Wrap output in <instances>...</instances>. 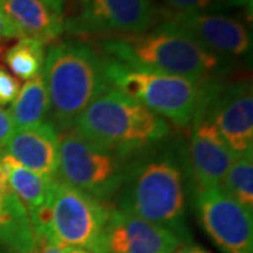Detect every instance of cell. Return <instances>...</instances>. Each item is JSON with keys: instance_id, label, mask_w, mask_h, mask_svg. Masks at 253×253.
<instances>
[{"instance_id": "cell-6", "label": "cell", "mask_w": 253, "mask_h": 253, "mask_svg": "<svg viewBox=\"0 0 253 253\" xmlns=\"http://www.w3.org/2000/svg\"><path fill=\"white\" fill-rule=\"evenodd\" d=\"M126 158L66 129L59 135L56 179L104 201L117 194L126 180L131 163Z\"/></svg>"}, {"instance_id": "cell-19", "label": "cell", "mask_w": 253, "mask_h": 253, "mask_svg": "<svg viewBox=\"0 0 253 253\" xmlns=\"http://www.w3.org/2000/svg\"><path fill=\"white\" fill-rule=\"evenodd\" d=\"M10 73L23 81H31L42 73L45 62V45L34 38L21 37L3 56Z\"/></svg>"}, {"instance_id": "cell-30", "label": "cell", "mask_w": 253, "mask_h": 253, "mask_svg": "<svg viewBox=\"0 0 253 253\" xmlns=\"http://www.w3.org/2000/svg\"><path fill=\"white\" fill-rule=\"evenodd\" d=\"M1 46H3V41L0 40V48H1Z\"/></svg>"}, {"instance_id": "cell-20", "label": "cell", "mask_w": 253, "mask_h": 253, "mask_svg": "<svg viewBox=\"0 0 253 253\" xmlns=\"http://www.w3.org/2000/svg\"><path fill=\"white\" fill-rule=\"evenodd\" d=\"M221 187L248 211L253 212V152L238 155Z\"/></svg>"}, {"instance_id": "cell-5", "label": "cell", "mask_w": 253, "mask_h": 253, "mask_svg": "<svg viewBox=\"0 0 253 253\" xmlns=\"http://www.w3.org/2000/svg\"><path fill=\"white\" fill-rule=\"evenodd\" d=\"M110 84L176 126H187L199 113L204 84L180 76L138 71L106 58Z\"/></svg>"}, {"instance_id": "cell-28", "label": "cell", "mask_w": 253, "mask_h": 253, "mask_svg": "<svg viewBox=\"0 0 253 253\" xmlns=\"http://www.w3.org/2000/svg\"><path fill=\"white\" fill-rule=\"evenodd\" d=\"M65 253H94L87 249H82V248H65Z\"/></svg>"}, {"instance_id": "cell-11", "label": "cell", "mask_w": 253, "mask_h": 253, "mask_svg": "<svg viewBox=\"0 0 253 253\" xmlns=\"http://www.w3.org/2000/svg\"><path fill=\"white\" fill-rule=\"evenodd\" d=\"M162 23L180 30L217 56L251 54L252 36L241 20L219 13L163 14Z\"/></svg>"}, {"instance_id": "cell-29", "label": "cell", "mask_w": 253, "mask_h": 253, "mask_svg": "<svg viewBox=\"0 0 253 253\" xmlns=\"http://www.w3.org/2000/svg\"><path fill=\"white\" fill-rule=\"evenodd\" d=\"M45 1H48L52 7H55L56 10H59L61 13H62V3L63 0H45Z\"/></svg>"}, {"instance_id": "cell-25", "label": "cell", "mask_w": 253, "mask_h": 253, "mask_svg": "<svg viewBox=\"0 0 253 253\" xmlns=\"http://www.w3.org/2000/svg\"><path fill=\"white\" fill-rule=\"evenodd\" d=\"M34 253H65V248L48 242L45 239H37V248Z\"/></svg>"}, {"instance_id": "cell-18", "label": "cell", "mask_w": 253, "mask_h": 253, "mask_svg": "<svg viewBox=\"0 0 253 253\" xmlns=\"http://www.w3.org/2000/svg\"><path fill=\"white\" fill-rule=\"evenodd\" d=\"M14 128H30L45 123L49 113V99L42 73L27 81L20 87L17 97L9 110Z\"/></svg>"}, {"instance_id": "cell-13", "label": "cell", "mask_w": 253, "mask_h": 253, "mask_svg": "<svg viewBox=\"0 0 253 253\" xmlns=\"http://www.w3.org/2000/svg\"><path fill=\"white\" fill-rule=\"evenodd\" d=\"M183 242L172 231L111 208L106 228L107 253H174Z\"/></svg>"}, {"instance_id": "cell-23", "label": "cell", "mask_w": 253, "mask_h": 253, "mask_svg": "<svg viewBox=\"0 0 253 253\" xmlns=\"http://www.w3.org/2000/svg\"><path fill=\"white\" fill-rule=\"evenodd\" d=\"M14 123L10 116V111L0 107V155L4 152V148L14 132Z\"/></svg>"}, {"instance_id": "cell-15", "label": "cell", "mask_w": 253, "mask_h": 253, "mask_svg": "<svg viewBox=\"0 0 253 253\" xmlns=\"http://www.w3.org/2000/svg\"><path fill=\"white\" fill-rule=\"evenodd\" d=\"M0 9L23 37L54 44L62 36L63 16L45 0H0Z\"/></svg>"}, {"instance_id": "cell-17", "label": "cell", "mask_w": 253, "mask_h": 253, "mask_svg": "<svg viewBox=\"0 0 253 253\" xmlns=\"http://www.w3.org/2000/svg\"><path fill=\"white\" fill-rule=\"evenodd\" d=\"M0 168L9 187L26 207L27 212L36 210L45 201L56 181L30 170L6 154L0 155Z\"/></svg>"}, {"instance_id": "cell-26", "label": "cell", "mask_w": 253, "mask_h": 253, "mask_svg": "<svg viewBox=\"0 0 253 253\" xmlns=\"http://www.w3.org/2000/svg\"><path fill=\"white\" fill-rule=\"evenodd\" d=\"M222 4L231 7H242L249 14V18L252 17L253 0H222Z\"/></svg>"}, {"instance_id": "cell-12", "label": "cell", "mask_w": 253, "mask_h": 253, "mask_svg": "<svg viewBox=\"0 0 253 253\" xmlns=\"http://www.w3.org/2000/svg\"><path fill=\"white\" fill-rule=\"evenodd\" d=\"M191 124L189 162L197 189L221 186L236 155L206 114L199 113Z\"/></svg>"}, {"instance_id": "cell-14", "label": "cell", "mask_w": 253, "mask_h": 253, "mask_svg": "<svg viewBox=\"0 0 253 253\" xmlns=\"http://www.w3.org/2000/svg\"><path fill=\"white\" fill-rule=\"evenodd\" d=\"M58 152V128L51 121H45L40 126L14 129L3 154L46 179L56 180Z\"/></svg>"}, {"instance_id": "cell-22", "label": "cell", "mask_w": 253, "mask_h": 253, "mask_svg": "<svg viewBox=\"0 0 253 253\" xmlns=\"http://www.w3.org/2000/svg\"><path fill=\"white\" fill-rule=\"evenodd\" d=\"M20 91V82L11 73L0 66V107L11 104Z\"/></svg>"}, {"instance_id": "cell-7", "label": "cell", "mask_w": 253, "mask_h": 253, "mask_svg": "<svg viewBox=\"0 0 253 253\" xmlns=\"http://www.w3.org/2000/svg\"><path fill=\"white\" fill-rule=\"evenodd\" d=\"M111 208L101 201L56 180L52 189L51 217L44 238L62 248H82L107 253L106 228Z\"/></svg>"}, {"instance_id": "cell-4", "label": "cell", "mask_w": 253, "mask_h": 253, "mask_svg": "<svg viewBox=\"0 0 253 253\" xmlns=\"http://www.w3.org/2000/svg\"><path fill=\"white\" fill-rule=\"evenodd\" d=\"M71 129L93 144L124 156L159 144L170 134L166 120L114 86L93 100Z\"/></svg>"}, {"instance_id": "cell-24", "label": "cell", "mask_w": 253, "mask_h": 253, "mask_svg": "<svg viewBox=\"0 0 253 253\" xmlns=\"http://www.w3.org/2000/svg\"><path fill=\"white\" fill-rule=\"evenodd\" d=\"M21 33L18 31L16 26L10 21L7 16L0 9V40H13V38H21Z\"/></svg>"}, {"instance_id": "cell-31", "label": "cell", "mask_w": 253, "mask_h": 253, "mask_svg": "<svg viewBox=\"0 0 253 253\" xmlns=\"http://www.w3.org/2000/svg\"><path fill=\"white\" fill-rule=\"evenodd\" d=\"M1 51H3V46H1V48H0V54H1Z\"/></svg>"}, {"instance_id": "cell-9", "label": "cell", "mask_w": 253, "mask_h": 253, "mask_svg": "<svg viewBox=\"0 0 253 253\" xmlns=\"http://www.w3.org/2000/svg\"><path fill=\"white\" fill-rule=\"evenodd\" d=\"M199 113L210 117L236 156L253 152V93L251 82H236L226 86L212 81L207 82L204 84Z\"/></svg>"}, {"instance_id": "cell-3", "label": "cell", "mask_w": 253, "mask_h": 253, "mask_svg": "<svg viewBox=\"0 0 253 253\" xmlns=\"http://www.w3.org/2000/svg\"><path fill=\"white\" fill-rule=\"evenodd\" d=\"M52 124L62 131L71 129L87 106L97 99L110 82L106 58L84 41L52 44L42 68Z\"/></svg>"}, {"instance_id": "cell-8", "label": "cell", "mask_w": 253, "mask_h": 253, "mask_svg": "<svg viewBox=\"0 0 253 253\" xmlns=\"http://www.w3.org/2000/svg\"><path fill=\"white\" fill-rule=\"evenodd\" d=\"M76 6L63 17L65 31L76 37H118L151 30L158 18L155 0H63Z\"/></svg>"}, {"instance_id": "cell-1", "label": "cell", "mask_w": 253, "mask_h": 253, "mask_svg": "<svg viewBox=\"0 0 253 253\" xmlns=\"http://www.w3.org/2000/svg\"><path fill=\"white\" fill-rule=\"evenodd\" d=\"M118 210L172 231L191 244L186 215L184 169L173 151L131 161L118 191Z\"/></svg>"}, {"instance_id": "cell-2", "label": "cell", "mask_w": 253, "mask_h": 253, "mask_svg": "<svg viewBox=\"0 0 253 253\" xmlns=\"http://www.w3.org/2000/svg\"><path fill=\"white\" fill-rule=\"evenodd\" d=\"M106 58L138 71L186 78L197 83L211 82L221 58L166 23L139 34L104 38L99 42Z\"/></svg>"}, {"instance_id": "cell-16", "label": "cell", "mask_w": 253, "mask_h": 253, "mask_svg": "<svg viewBox=\"0 0 253 253\" xmlns=\"http://www.w3.org/2000/svg\"><path fill=\"white\" fill-rule=\"evenodd\" d=\"M0 244L11 253H34L37 239L26 207L9 187L0 168Z\"/></svg>"}, {"instance_id": "cell-27", "label": "cell", "mask_w": 253, "mask_h": 253, "mask_svg": "<svg viewBox=\"0 0 253 253\" xmlns=\"http://www.w3.org/2000/svg\"><path fill=\"white\" fill-rule=\"evenodd\" d=\"M174 253H210L207 249L201 248L199 245H193V244H187L183 245L180 249H177Z\"/></svg>"}, {"instance_id": "cell-10", "label": "cell", "mask_w": 253, "mask_h": 253, "mask_svg": "<svg viewBox=\"0 0 253 253\" xmlns=\"http://www.w3.org/2000/svg\"><path fill=\"white\" fill-rule=\"evenodd\" d=\"M200 224L222 253H253L252 212L221 186L197 191L194 201Z\"/></svg>"}, {"instance_id": "cell-21", "label": "cell", "mask_w": 253, "mask_h": 253, "mask_svg": "<svg viewBox=\"0 0 253 253\" xmlns=\"http://www.w3.org/2000/svg\"><path fill=\"white\" fill-rule=\"evenodd\" d=\"M163 4V14L207 13V10L224 6L222 0H159Z\"/></svg>"}]
</instances>
